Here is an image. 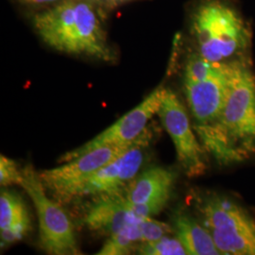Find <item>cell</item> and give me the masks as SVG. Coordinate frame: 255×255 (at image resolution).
I'll return each instance as SVG.
<instances>
[{
  "instance_id": "cell-4",
  "label": "cell",
  "mask_w": 255,
  "mask_h": 255,
  "mask_svg": "<svg viewBox=\"0 0 255 255\" xmlns=\"http://www.w3.org/2000/svg\"><path fill=\"white\" fill-rule=\"evenodd\" d=\"M201 212L220 255H255V220L246 210L214 197L201 204Z\"/></svg>"
},
{
  "instance_id": "cell-20",
  "label": "cell",
  "mask_w": 255,
  "mask_h": 255,
  "mask_svg": "<svg viewBox=\"0 0 255 255\" xmlns=\"http://www.w3.org/2000/svg\"><path fill=\"white\" fill-rule=\"evenodd\" d=\"M21 1L29 5H48L52 3H58L61 0H21Z\"/></svg>"
},
{
  "instance_id": "cell-13",
  "label": "cell",
  "mask_w": 255,
  "mask_h": 255,
  "mask_svg": "<svg viewBox=\"0 0 255 255\" xmlns=\"http://www.w3.org/2000/svg\"><path fill=\"white\" fill-rule=\"evenodd\" d=\"M174 229L187 255H220L209 231L190 216L182 213L176 214Z\"/></svg>"
},
{
  "instance_id": "cell-7",
  "label": "cell",
  "mask_w": 255,
  "mask_h": 255,
  "mask_svg": "<svg viewBox=\"0 0 255 255\" xmlns=\"http://www.w3.org/2000/svg\"><path fill=\"white\" fill-rule=\"evenodd\" d=\"M166 89L159 86L138 106L130 110L114 125L106 128L86 144L69 151L61 158L60 162H68L75 158L106 145H132L143 140L146 125L158 114L164 100Z\"/></svg>"
},
{
  "instance_id": "cell-3",
  "label": "cell",
  "mask_w": 255,
  "mask_h": 255,
  "mask_svg": "<svg viewBox=\"0 0 255 255\" xmlns=\"http://www.w3.org/2000/svg\"><path fill=\"white\" fill-rule=\"evenodd\" d=\"M192 32L199 53L213 63L240 60L250 45L251 33L237 9L219 0H210L196 9Z\"/></svg>"
},
{
  "instance_id": "cell-15",
  "label": "cell",
  "mask_w": 255,
  "mask_h": 255,
  "mask_svg": "<svg viewBox=\"0 0 255 255\" xmlns=\"http://www.w3.org/2000/svg\"><path fill=\"white\" fill-rule=\"evenodd\" d=\"M24 201L15 193L1 191L0 195V229L8 228L13 223L28 218Z\"/></svg>"
},
{
  "instance_id": "cell-12",
  "label": "cell",
  "mask_w": 255,
  "mask_h": 255,
  "mask_svg": "<svg viewBox=\"0 0 255 255\" xmlns=\"http://www.w3.org/2000/svg\"><path fill=\"white\" fill-rule=\"evenodd\" d=\"M140 219L133 214L127 199L116 194L101 197L88 211L84 222L92 231L111 237Z\"/></svg>"
},
{
  "instance_id": "cell-11",
  "label": "cell",
  "mask_w": 255,
  "mask_h": 255,
  "mask_svg": "<svg viewBox=\"0 0 255 255\" xmlns=\"http://www.w3.org/2000/svg\"><path fill=\"white\" fill-rule=\"evenodd\" d=\"M175 175L163 167L147 169L135 177L126 188V199L133 204H148L158 213L170 198Z\"/></svg>"
},
{
  "instance_id": "cell-9",
  "label": "cell",
  "mask_w": 255,
  "mask_h": 255,
  "mask_svg": "<svg viewBox=\"0 0 255 255\" xmlns=\"http://www.w3.org/2000/svg\"><path fill=\"white\" fill-rule=\"evenodd\" d=\"M184 90L196 126L219 121L228 90V64L219 63L214 73L200 81H184Z\"/></svg>"
},
{
  "instance_id": "cell-21",
  "label": "cell",
  "mask_w": 255,
  "mask_h": 255,
  "mask_svg": "<svg viewBox=\"0 0 255 255\" xmlns=\"http://www.w3.org/2000/svg\"><path fill=\"white\" fill-rule=\"evenodd\" d=\"M103 1H104L106 8H113V7H116L122 3L130 1V0H103Z\"/></svg>"
},
{
  "instance_id": "cell-2",
  "label": "cell",
  "mask_w": 255,
  "mask_h": 255,
  "mask_svg": "<svg viewBox=\"0 0 255 255\" xmlns=\"http://www.w3.org/2000/svg\"><path fill=\"white\" fill-rule=\"evenodd\" d=\"M32 25L44 43L58 51L114 59L96 5L89 1L61 0L34 14Z\"/></svg>"
},
{
  "instance_id": "cell-8",
  "label": "cell",
  "mask_w": 255,
  "mask_h": 255,
  "mask_svg": "<svg viewBox=\"0 0 255 255\" xmlns=\"http://www.w3.org/2000/svg\"><path fill=\"white\" fill-rule=\"evenodd\" d=\"M165 130L171 137L178 162L189 177L201 176L206 170L203 150L192 129L187 113L176 94L166 89L158 112Z\"/></svg>"
},
{
  "instance_id": "cell-1",
  "label": "cell",
  "mask_w": 255,
  "mask_h": 255,
  "mask_svg": "<svg viewBox=\"0 0 255 255\" xmlns=\"http://www.w3.org/2000/svg\"><path fill=\"white\" fill-rule=\"evenodd\" d=\"M228 90L219 121L195 126L201 142L222 164L255 151V76L243 59L229 62Z\"/></svg>"
},
{
  "instance_id": "cell-16",
  "label": "cell",
  "mask_w": 255,
  "mask_h": 255,
  "mask_svg": "<svg viewBox=\"0 0 255 255\" xmlns=\"http://www.w3.org/2000/svg\"><path fill=\"white\" fill-rule=\"evenodd\" d=\"M137 248L138 254L145 255H187L185 248L178 238L162 237L152 242H142Z\"/></svg>"
},
{
  "instance_id": "cell-22",
  "label": "cell",
  "mask_w": 255,
  "mask_h": 255,
  "mask_svg": "<svg viewBox=\"0 0 255 255\" xmlns=\"http://www.w3.org/2000/svg\"><path fill=\"white\" fill-rule=\"evenodd\" d=\"M86 1L91 2V3L95 4V5H96V6H98V7H101V8H103V7H104V8H106L103 0H86Z\"/></svg>"
},
{
  "instance_id": "cell-5",
  "label": "cell",
  "mask_w": 255,
  "mask_h": 255,
  "mask_svg": "<svg viewBox=\"0 0 255 255\" xmlns=\"http://www.w3.org/2000/svg\"><path fill=\"white\" fill-rule=\"evenodd\" d=\"M22 172L21 186L26 190L36 208L43 250L49 255H80L70 219L57 202L47 197L46 187L39 173L30 164L25 166Z\"/></svg>"
},
{
  "instance_id": "cell-10",
  "label": "cell",
  "mask_w": 255,
  "mask_h": 255,
  "mask_svg": "<svg viewBox=\"0 0 255 255\" xmlns=\"http://www.w3.org/2000/svg\"><path fill=\"white\" fill-rule=\"evenodd\" d=\"M144 145L143 141L138 142L126 152L103 166L82 184L74 199L88 196L101 198L119 194L121 190L127 188L136 177L144 162Z\"/></svg>"
},
{
  "instance_id": "cell-18",
  "label": "cell",
  "mask_w": 255,
  "mask_h": 255,
  "mask_svg": "<svg viewBox=\"0 0 255 255\" xmlns=\"http://www.w3.org/2000/svg\"><path fill=\"white\" fill-rule=\"evenodd\" d=\"M23 180V172L18 168L14 161L8 157L0 156V183L1 185L19 184Z\"/></svg>"
},
{
  "instance_id": "cell-6",
  "label": "cell",
  "mask_w": 255,
  "mask_h": 255,
  "mask_svg": "<svg viewBox=\"0 0 255 255\" xmlns=\"http://www.w3.org/2000/svg\"><path fill=\"white\" fill-rule=\"evenodd\" d=\"M135 144L99 146L61 166L44 170L39 174L41 181L57 201H72L84 182Z\"/></svg>"
},
{
  "instance_id": "cell-19",
  "label": "cell",
  "mask_w": 255,
  "mask_h": 255,
  "mask_svg": "<svg viewBox=\"0 0 255 255\" xmlns=\"http://www.w3.org/2000/svg\"><path fill=\"white\" fill-rule=\"evenodd\" d=\"M30 229V219H22L16 223L9 226L8 228L1 229V246H6L13 244L21 240L27 235L28 230Z\"/></svg>"
},
{
  "instance_id": "cell-17",
  "label": "cell",
  "mask_w": 255,
  "mask_h": 255,
  "mask_svg": "<svg viewBox=\"0 0 255 255\" xmlns=\"http://www.w3.org/2000/svg\"><path fill=\"white\" fill-rule=\"evenodd\" d=\"M142 242H152L161 239L172 232V229L164 222L150 218H143L138 221Z\"/></svg>"
},
{
  "instance_id": "cell-14",
  "label": "cell",
  "mask_w": 255,
  "mask_h": 255,
  "mask_svg": "<svg viewBox=\"0 0 255 255\" xmlns=\"http://www.w3.org/2000/svg\"><path fill=\"white\" fill-rule=\"evenodd\" d=\"M142 242L138 221L127 225L118 234L109 237L98 255H129L137 250V243Z\"/></svg>"
}]
</instances>
